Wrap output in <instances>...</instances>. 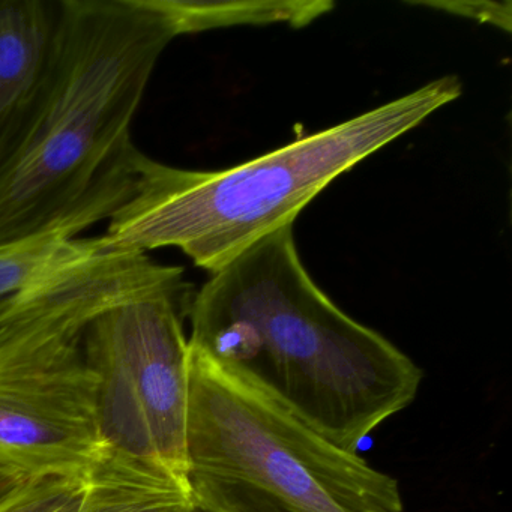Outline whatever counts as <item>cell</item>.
<instances>
[{"instance_id": "obj_1", "label": "cell", "mask_w": 512, "mask_h": 512, "mask_svg": "<svg viewBox=\"0 0 512 512\" xmlns=\"http://www.w3.org/2000/svg\"><path fill=\"white\" fill-rule=\"evenodd\" d=\"M188 344L233 368L347 452L409 407L422 371L314 283L293 226L211 274L191 299Z\"/></svg>"}, {"instance_id": "obj_2", "label": "cell", "mask_w": 512, "mask_h": 512, "mask_svg": "<svg viewBox=\"0 0 512 512\" xmlns=\"http://www.w3.org/2000/svg\"><path fill=\"white\" fill-rule=\"evenodd\" d=\"M176 20L160 0H67L49 95L0 172V251L76 239L133 194L131 125Z\"/></svg>"}, {"instance_id": "obj_3", "label": "cell", "mask_w": 512, "mask_h": 512, "mask_svg": "<svg viewBox=\"0 0 512 512\" xmlns=\"http://www.w3.org/2000/svg\"><path fill=\"white\" fill-rule=\"evenodd\" d=\"M460 80L442 77L326 130L229 169L185 170L140 158L130 199L109 218L104 247H176L209 274L293 226L338 176L457 100Z\"/></svg>"}, {"instance_id": "obj_4", "label": "cell", "mask_w": 512, "mask_h": 512, "mask_svg": "<svg viewBox=\"0 0 512 512\" xmlns=\"http://www.w3.org/2000/svg\"><path fill=\"white\" fill-rule=\"evenodd\" d=\"M185 452L188 479H232L302 512L404 509L397 479L332 445L256 383L191 346Z\"/></svg>"}, {"instance_id": "obj_5", "label": "cell", "mask_w": 512, "mask_h": 512, "mask_svg": "<svg viewBox=\"0 0 512 512\" xmlns=\"http://www.w3.org/2000/svg\"><path fill=\"white\" fill-rule=\"evenodd\" d=\"M193 295L179 278L113 305L83 335L97 379L101 452L161 470L188 491L184 320Z\"/></svg>"}, {"instance_id": "obj_6", "label": "cell", "mask_w": 512, "mask_h": 512, "mask_svg": "<svg viewBox=\"0 0 512 512\" xmlns=\"http://www.w3.org/2000/svg\"><path fill=\"white\" fill-rule=\"evenodd\" d=\"M83 335L0 319V466L82 476L100 457L97 379Z\"/></svg>"}, {"instance_id": "obj_7", "label": "cell", "mask_w": 512, "mask_h": 512, "mask_svg": "<svg viewBox=\"0 0 512 512\" xmlns=\"http://www.w3.org/2000/svg\"><path fill=\"white\" fill-rule=\"evenodd\" d=\"M67 0H0V172L22 146L49 95Z\"/></svg>"}, {"instance_id": "obj_8", "label": "cell", "mask_w": 512, "mask_h": 512, "mask_svg": "<svg viewBox=\"0 0 512 512\" xmlns=\"http://www.w3.org/2000/svg\"><path fill=\"white\" fill-rule=\"evenodd\" d=\"M191 493L145 464L101 452L82 475L76 512H190Z\"/></svg>"}, {"instance_id": "obj_9", "label": "cell", "mask_w": 512, "mask_h": 512, "mask_svg": "<svg viewBox=\"0 0 512 512\" xmlns=\"http://www.w3.org/2000/svg\"><path fill=\"white\" fill-rule=\"evenodd\" d=\"M160 4L176 20L181 35L232 26H263L272 23H289L299 28L310 25L334 10V4L326 0H160Z\"/></svg>"}, {"instance_id": "obj_10", "label": "cell", "mask_w": 512, "mask_h": 512, "mask_svg": "<svg viewBox=\"0 0 512 512\" xmlns=\"http://www.w3.org/2000/svg\"><path fill=\"white\" fill-rule=\"evenodd\" d=\"M92 247L94 238H49L0 251V298L43 280Z\"/></svg>"}, {"instance_id": "obj_11", "label": "cell", "mask_w": 512, "mask_h": 512, "mask_svg": "<svg viewBox=\"0 0 512 512\" xmlns=\"http://www.w3.org/2000/svg\"><path fill=\"white\" fill-rule=\"evenodd\" d=\"M193 505L212 512H302L263 491L232 479H188Z\"/></svg>"}, {"instance_id": "obj_12", "label": "cell", "mask_w": 512, "mask_h": 512, "mask_svg": "<svg viewBox=\"0 0 512 512\" xmlns=\"http://www.w3.org/2000/svg\"><path fill=\"white\" fill-rule=\"evenodd\" d=\"M82 485V476H32L0 497V512H52Z\"/></svg>"}, {"instance_id": "obj_13", "label": "cell", "mask_w": 512, "mask_h": 512, "mask_svg": "<svg viewBox=\"0 0 512 512\" xmlns=\"http://www.w3.org/2000/svg\"><path fill=\"white\" fill-rule=\"evenodd\" d=\"M422 7L436 8L454 16L466 17L485 25H493L503 31H511V2L493 0H449V2H418Z\"/></svg>"}, {"instance_id": "obj_14", "label": "cell", "mask_w": 512, "mask_h": 512, "mask_svg": "<svg viewBox=\"0 0 512 512\" xmlns=\"http://www.w3.org/2000/svg\"><path fill=\"white\" fill-rule=\"evenodd\" d=\"M29 478L32 476H26L25 473L11 469V467L0 466V497H4L5 494L10 493Z\"/></svg>"}, {"instance_id": "obj_15", "label": "cell", "mask_w": 512, "mask_h": 512, "mask_svg": "<svg viewBox=\"0 0 512 512\" xmlns=\"http://www.w3.org/2000/svg\"><path fill=\"white\" fill-rule=\"evenodd\" d=\"M80 491H82V485L79 490L74 491L70 497L64 500L58 508L53 509L52 512H76L77 503H79Z\"/></svg>"}, {"instance_id": "obj_16", "label": "cell", "mask_w": 512, "mask_h": 512, "mask_svg": "<svg viewBox=\"0 0 512 512\" xmlns=\"http://www.w3.org/2000/svg\"><path fill=\"white\" fill-rule=\"evenodd\" d=\"M190 512H212L208 511V509L199 508V506H193Z\"/></svg>"}]
</instances>
